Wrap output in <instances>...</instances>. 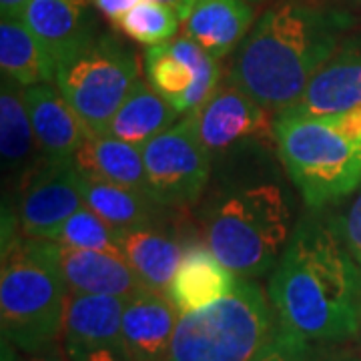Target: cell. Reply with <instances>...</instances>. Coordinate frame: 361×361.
<instances>
[{
    "mask_svg": "<svg viewBox=\"0 0 361 361\" xmlns=\"http://www.w3.org/2000/svg\"><path fill=\"white\" fill-rule=\"evenodd\" d=\"M0 153L4 173L23 180L47 159L40 151L26 111L25 87L2 78L0 90Z\"/></svg>",
    "mask_w": 361,
    "mask_h": 361,
    "instance_id": "44dd1931",
    "label": "cell"
},
{
    "mask_svg": "<svg viewBox=\"0 0 361 361\" xmlns=\"http://www.w3.org/2000/svg\"><path fill=\"white\" fill-rule=\"evenodd\" d=\"M255 11L247 0H197L185 16V35L211 56L223 59L237 51L253 28Z\"/></svg>",
    "mask_w": 361,
    "mask_h": 361,
    "instance_id": "d6986e66",
    "label": "cell"
},
{
    "mask_svg": "<svg viewBox=\"0 0 361 361\" xmlns=\"http://www.w3.org/2000/svg\"><path fill=\"white\" fill-rule=\"evenodd\" d=\"M307 345L310 343H305L291 334L283 331L277 323L275 336L271 337L269 343L263 348V351L253 361H301Z\"/></svg>",
    "mask_w": 361,
    "mask_h": 361,
    "instance_id": "83f0119b",
    "label": "cell"
},
{
    "mask_svg": "<svg viewBox=\"0 0 361 361\" xmlns=\"http://www.w3.org/2000/svg\"><path fill=\"white\" fill-rule=\"evenodd\" d=\"M179 115L173 104L165 101L149 82L139 78L103 135L142 147L157 135L171 129Z\"/></svg>",
    "mask_w": 361,
    "mask_h": 361,
    "instance_id": "cb8c5ba5",
    "label": "cell"
},
{
    "mask_svg": "<svg viewBox=\"0 0 361 361\" xmlns=\"http://www.w3.org/2000/svg\"><path fill=\"white\" fill-rule=\"evenodd\" d=\"M361 106V35L341 39L329 61L313 75L289 111L301 116H329Z\"/></svg>",
    "mask_w": 361,
    "mask_h": 361,
    "instance_id": "4fadbf2b",
    "label": "cell"
},
{
    "mask_svg": "<svg viewBox=\"0 0 361 361\" xmlns=\"http://www.w3.org/2000/svg\"><path fill=\"white\" fill-rule=\"evenodd\" d=\"M319 118H323V121H325L331 129H336L337 133L361 141V106L349 109V111L337 113V115L319 116Z\"/></svg>",
    "mask_w": 361,
    "mask_h": 361,
    "instance_id": "4dcf8cb0",
    "label": "cell"
},
{
    "mask_svg": "<svg viewBox=\"0 0 361 361\" xmlns=\"http://www.w3.org/2000/svg\"><path fill=\"white\" fill-rule=\"evenodd\" d=\"M82 207L75 163L44 159L20 180L16 219L28 239L54 241L68 217Z\"/></svg>",
    "mask_w": 361,
    "mask_h": 361,
    "instance_id": "30bf717a",
    "label": "cell"
},
{
    "mask_svg": "<svg viewBox=\"0 0 361 361\" xmlns=\"http://www.w3.org/2000/svg\"><path fill=\"white\" fill-rule=\"evenodd\" d=\"M151 193L163 207L195 203L211 175V151L195 129L193 116L175 123L141 147Z\"/></svg>",
    "mask_w": 361,
    "mask_h": 361,
    "instance_id": "ba28073f",
    "label": "cell"
},
{
    "mask_svg": "<svg viewBox=\"0 0 361 361\" xmlns=\"http://www.w3.org/2000/svg\"><path fill=\"white\" fill-rule=\"evenodd\" d=\"M289 231V203L281 187L269 183L221 197L205 219L207 247L241 279H255L277 265Z\"/></svg>",
    "mask_w": 361,
    "mask_h": 361,
    "instance_id": "277c9868",
    "label": "cell"
},
{
    "mask_svg": "<svg viewBox=\"0 0 361 361\" xmlns=\"http://www.w3.org/2000/svg\"><path fill=\"white\" fill-rule=\"evenodd\" d=\"M179 311L165 293L142 289L125 301L123 339L133 361H167Z\"/></svg>",
    "mask_w": 361,
    "mask_h": 361,
    "instance_id": "2e32d148",
    "label": "cell"
},
{
    "mask_svg": "<svg viewBox=\"0 0 361 361\" xmlns=\"http://www.w3.org/2000/svg\"><path fill=\"white\" fill-rule=\"evenodd\" d=\"M155 2L163 4V6H169V8H173L175 13L179 14L180 23H183L185 16L191 13V8H193L197 0H155Z\"/></svg>",
    "mask_w": 361,
    "mask_h": 361,
    "instance_id": "836d02e7",
    "label": "cell"
},
{
    "mask_svg": "<svg viewBox=\"0 0 361 361\" xmlns=\"http://www.w3.org/2000/svg\"><path fill=\"white\" fill-rule=\"evenodd\" d=\"M348 20L343 13L307 2H277L261 14L235 51L229 82L267 113L289 111L334 54Z\"/></svg>",
    "mask_w": 361,
    "mask_h": 361,
    "instance_id": "7a4b0ae2",
    "label": "cell"
},
{
    "mask_svg": "<svg viewBox=\"0 0 361 361\" xmlns=\"http://www.w3.org/2000/svg\"><path fill=\"white\" fill-rule=\"evenodd\" d=\"M125 301L111 295H71L63 349L68 361H133L123 339Z\"/></svg>",
    "mask_w": 361,
    "mask_h": 361,
    "instance_id": "8fae6325",
    "label": "cell"
},
{
    "mask_svg": "<svg viewBox=\"0 0 361 361\" xmlns=\"http://www.w3.org/2000/svg\"><path fill=\"white\" fill-rule=\"evenodd\" d=\"M56 251L71 295H111L129 299L147 289L125 257L75 249L59 241Z\"/></svg>",
    "mask_w": 361,
    "mask_h": 361,
    "instance_id": "9a60e30c",
    "label": "cell"
},
{
    "mask_svg": "<svg viewBox=\"0 0 361 361\" xmlns=\"http://www.w3.org/2000/svg\"><path fill=\"white\" fill-rule=\"evenodd\" d=\"M247 2H261V0H247Z\"/></svg>",
    "mask_w": 361,
    "mask_h": 361,
    "instance_id": "8d00e7d4",
    "label": "cell"
},
{
    "mask_svg": "<svg viewBox=\"0 0 361 361\" xmlns=\"http://www.w3.org/2000/svg\"><path fill=\"white\" fill-rule=\"evenodd\" d=\"M68 297L56 241L20 239L14 229L4 233L0 269L2 339L30 355L61 343Z\"/></svg>",
    "mask_w": 361,
    "mask_h": 361,
    "instance_id": "3957f363",
    "label": "cell"
},
{
    "mask_svg": "<svg viewBox=\"0 0 361 361\" xmlns=\"http://www.w3.org/2000/svg\"><path fill=\"white\" fill-rule=\"evenodd\" d=\"M279 327L305 343H345L361 331V267L339 233L299 223L269 281Z\"/></svg>",
    "mask_w": 361,
    "mask_h": 361,
    "instance_id": "6da1fadb",
    "label": "cell"
},
{
    "mask_svg": "<svg viewBox=\"0 0 361 361\" xmlns=\"http://www.w3.org/2000/svg\"><path fill=\"white\" fill-rule=\"evenodd\" d=\"M147 82L180 115L195 113L219 89V59L211 56L187 35L165 44L147 47Z\"/></svg>",
    "mask_w": 361,
    "mask_h": 361,
    "instance_id": "9c48e42d",
    "label": "cell"
},
{
    "mask_svg": "<svg viewBox=\"0 0 361 361\" xmlns=\"http://www.w3.org/2000/svg\"><path fill=\"white\" fill-rule=\"evenodd\" d=\"M0 68L2 78L20 87L52 82L56 63L20 16H2L0 23Z\"/></svg>",
    "mask_w": 361,
    "mask_h": 361,
    "instance_id": "603a6c76",
    "label": "cell"
},
{
    "mask_svg": "<svg viewBox=\"0 0 361 361\" xmlns=\"http://www.w3.org/2000/svg\"><path fill=\"white\" fill-rule=\"evenodd\" d=\"M92 6L103 14L104 18H109L113 25H116L130 8H135L141 0H90Z\"/></svg>",
    "mask_w": 361,
    "mask_h": 361,
    "instance_id": "1f68e13d",
    "label": "cell"
},
{
    "mask_svg": "<svg viewBox=\"0 0 361 361\" xmlns=\"http://www.w3.org/2000/svg\"><path fill=\"white\" fill-rule=\"evenodd\" d=\"M179 14L173 8L155 0H141L115 26L127 39L145 47H157L173 40L179 30Z\"/></svg>",
    "mask_w": 361,
    "mask_h": 361,
    "instance_id": "484cf974",
    "label": "cell"
},
{
    "mask_svg": "<svg viewBox=\"0 0 361 361\" xmlns=\"http://www.w3.org/2000/svg\"><path fill=\"white\" fill-rule=\"evenodd\" d=\"M339 237L349 249L351 257L361 267V191L349 205L339 223Z\"/></svg>",
    "mask_w": 361,
    "mask_h": 361,
    "instance_id": "f1b7e54d",
    "label": "cell"
},
{
    "mask_svg": "<svg viewBox=\"0 0 361 361\" xmlns=\"http://www.w3.org/2000/svg\"><path fill=\"white\" fill-rule=\"evenodd\" d=\"M189 115L193 116L195 129L211 155L227 153L253 139L273 137L269 113L229 80L227 85H219L213 97Z\"/></svg>",
    "mask_w": 361,
    "mask_h": 361,
    "instance_id": "7c38bea8",
    "label": "cell"
},
{
    "mask_svg": "<svg viewBox=\"0 0 361 361\" xmlns=\"http://www.w3.org/2000/svg\"><path fill=\"white\" fill-rule=\"evenodd\" d=\"M25 361H68V357L63 349V343H56L40 353H32V355L25 353Z\"/></svg>",
    "mask_w": 361,
    "mask_h": 361,
    "instance_id": "d6a6232c",
    "label": "cell"
},
{
    "mask_svg": "<svg viewBox=\"0 0 361 361\" xmlns=\"http://www.w3.org/2000/svg\"><path fill=\"white\" fill-rule=\"evenodd\" d=\"M25 103L42 155L51 161H73L92 133L77 111L51 82L25 87Z\"/></svg>",
    "mask_w": 361,
    "mask_h": 361,
    "instance_id": "5bb4252c",
    "label": "cell"
},
{
    "mask_svg": "<svg viewBox=\"0 0 361 361\" xmlns=\"http://www.w3.org/2000/svg\"><path fill=\"white\" fill-rule=\"evenodd\" d=\"M277 331L269 297L241 279L227 297L179 315L167 361H253Z\"/></svg>",
    "mask_w": 361,
    "mask_h": 361,
    "instance_id": "5b68a950",
    "label": "cell"
},
{
    "mask_svg": "<svg viewBox=\"0 0 361 361\" xmlns=\"http://www.w3.org/2000/svg\"><path fill=\"white\" fill-rule=\"evenodd\" d=\"M2 361H25V353L6 339H2Z\"/></svg>",
    "mask_w": 361,
    "mask_h": 361,
    "instance_id": "d590c367",
    "label": "cell"
},
{
    "mask_svg": "<svg viewBox=\"0 0 361 361\" xmlns=\"http://www.w3.org/2000/svg\"><path fill=\"white\" fill-rule=\"evenodd\" d=\"M118 245L142 285L167 295L187 247L180 245L169 231L155 227V223L118 231Z\"/></svg>",
    "mask_w": 361,
    "mask_h": 361,
    "instance_id": "ffe728a7",
    "label": "cell"
},
{
    "mask_svg": "<svg viewBox=\"0 0 361 361\" xmlns=\"http://www.w3.org/2000/svg\"><path fill=\"white\" fill-rule=\"evenodd\" d=\"M279 159L311 209L339 201L361 185V141L319 116L279 113L273 121Z\"/></svg>",
    "mask_w": 361,
    "mask_h": 361,
    "instance_id": "8992f818",
    "label": "cell"
},
{
    "mask_svg": "<svg viewBox=\"0 0 361 361\" xmlns=\"http://www.w3.org/2000/svg\"><path fill=\"white\" fill-rule=\"evenodd\" d=\"M301 361H361V353L343 343H310Z\"/></svg>",
    "mask_w": 361,
    "mask_h": 361,
    "instance_id": "f546056e",
    "label": "cell"
},
{
    "mask_svg": "<svg viewBox=\"0 0 361 361\" xmlns=\"http://www.w3.org/2000/svg\"><path fill=\"white\" fill-rule=\"evenodd\" d=\"M237 283L239 277L223 265L209 247L189 245L169 285L167 295L183 315L217 303L229 295Z\"/></svg>",
    "mask_w": 361,
    "mask_h": 361,
    "instance_id": "ac0fdd59",
    "label": "cell"
},
{
    "mask_svg": "<svg viewBox=\"0 0 361 361\" xmlns=\"http://www.w3.org/2000/svg\"><path fill=\"white\" fill-rule=\"evenodd\" d=\"M30 0H0V14L2 16H20Z\"/></svg>",
    "mask_w": 361,
    "mask_h": 361,
    "instance_id": "e575fe53",
    "label": "cell"
},
{
    "mask_svg": "<svg viewBox=\"0 0 361 361\" xmlns=\"http://www.w3.org/2000/svg\"><path fill=\"white\" fill-rule=\"evenodd\" d=\"M78 189L85 205L103 217L116 231L155 223V209L163 207L153 197L129 187L97 179L78 171Z\"/></svg>",
    "mask_w": 361,
    "mask_h": 361,
    "instance_id": "d4e9b609",
    "label": "cell"
},
{
    "mask_svg": "<svg viewBox=\"0 0 361 361\" xmlns=\"http://www.w3.org/2000/svg\"><path fill=\"white\" fill-rule=\"evenodd\" d=\"M92 8L90 0H30L20 18L59 63L97 35Z\"/></svg>",
    "mask_w": 361,
    "mask_h": 361,
    "instance_id": "e0dca14e",
    "label": "cell"
},
{
    "mask_svg": "<svg viewBox=\"0 0 361 361\" xmlns=\"http://www.w3.org/2000/svg\"><path fill=\"white\" fill-rule=\"evenodd\" d=\"M139 80L129 47L111 35H94L56 63V87L92 135H103Z\"/></svg>",
    "mask_w": 361,
    "mask_h": 361,
    "instance_id": "52a82bcc",
    "label": "cell"
},
{
    "mask_svg": "<svg viewBox=\"0 0 361 361\" xmlns=\"http://www.w3.org/2000/svg\"><path fill=\"white\" fill-rule=\"evenodd\" d=\"M54 241L75 249H89L123 257L118 245V231L87 205L78 209L73 217H68Z\"/></svg>",
    "mask_w": 361,
    "mask_h": 361,
    "instance_id": "4316f807",
    "label": "cell"
},
{
    "mask_svg": "<svg viewBox=\"0 0 361 361\" xmlns=\"http://www.w3.org/2000/svg\"><path fill=\"white\" fill-rule=\"evenodd\" d=\"M73 163L85 175H92L97 179L116 183L153 197L151 185L147 179L141 147L137 145H130L109 135H92L82 142Z\"/></svg>",
    "mask_w": 361,
    "mask_h": 361,
    "instance_id": "7402d4cb",
    "label": "cell"
}]
</instances>
